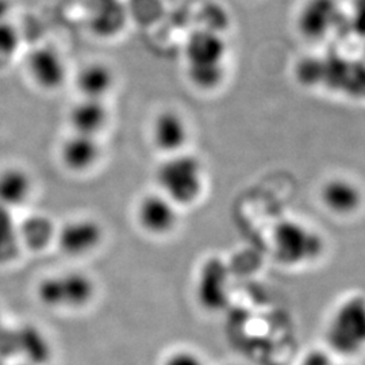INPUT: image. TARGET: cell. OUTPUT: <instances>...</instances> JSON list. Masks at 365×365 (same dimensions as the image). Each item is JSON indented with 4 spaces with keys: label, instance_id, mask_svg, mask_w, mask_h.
Returning a JSON list of instances; mask_svg holds the SVG:
<instances>
[{
    "label": "cell",
    "instance_id": "obj_1",
    "mask_svg": "<svg viewBox=\"0 0 365 365\" xmlns=\"http://www.w3.org/2000/svg\"><path fill=\"white\" fill-rule=\"evenodd\" d=\"M187 76L200 91H214L226 78L227 45L214 29L195 30L185 42Z\"/></svg>",
    "mask_w": 365,
    "mask_h": 365
},
{
    "label": "cell",
    "instance_id": "obj_2",
    "mask_svg": "<svg viewBox=\"0 0 365 365\" xmlns=\"http://www.w3.org/2000/svg\"><path fill=\"white\" fill-rule=\"evenodd\" d=\"M158 191L178 207L194 205L206 185V170L200 158L190 153L168 156L156 172Z\"/></svg>",
    "mask_w": 365,
    "mask_h": 365
},
{
    "label": "cell",
    "instance_id": "obj_3",
    "mask_svg": "<svg viewBox=\"0 0 365 365\" xmlns=\"http://www.w3.org/2000/svg\"><path fill=\"white\" fill-rule=\"evenodd\" d=\"M327 341L333 352L342 356H354L364 351V295H353L339 303L329 319Z\"/></svg>",
    "mask_w": 365,
    "mask_h": 365
},
{
    "label": "cell",
    "instance_id": "obj_4",
    "mask_svg": "<svg viewBox=\"0 0 365 365\" xmlns=\"http://www.w3.org/2000/svg\"><path fill=\"white\" fill-rule=\"evenodd\" d=\"M95 295L93 279L78 271L48 276L37 286L39 302L52 310H81L91 304Z\"/></svg>",
    "mask_w": 365,
    "mask_h": 365
},
{
    "label": "cell",
    "instance_id": "obj_5",
    "mask_svg": "<svg viewBox=\"0 0 365 365\" xmlns=\"http://www.w3.org/2000/svg\"><path fill=\"white\" fill-rule=\"evenodd\" d=\"M276 259L284 265H300L318 259L324 252V240L304 223L284 221L274 229Z\"/></svg>",
    "mask_w": 365,
    "mask_h": 365
},
{
    "label": "cell",
    "instance_id": "obj_6",
    "mask_svg": "<svg viewBox=\"0 0 365 365\" xmlns=\"http://www.w3.org/2000/svg\"><path fill=\"white\" fill-rule=\"evenodd\" d=\"M105 229L101 222L88 217L76 218L57 229L56 244L69 257H84L103 244Z\"/></svg>",
    "mask_w": 365,
    "mask_h": 365
},
{
    "label": "cell",
    "instance_id": "obj_7",
    "mask_svg": "<svg viewBox=\"0 0 365 365\" xmlns=\"http://www.w3.org/2000/svg\"><path fill=\"white\" fill-rule=\"evenodd\" d=\"M135 218L145 233L153 237L168 235L179 225V207L160 191L141 197Z\"/></svg>",
    "mask_w": 365,
    "mask_h": 365
},
{
    "label": "cell",
    "instance_id": "obj_8",
    "mask_svg": "<svg viewBox=\"0 0 365 365\" xmlns=\"http://www.w3.org/2000/svg\"><path fill=\"white\" fill-rule=\"evenodd\" d=\"M339 0H306L297 16V29L309 41H322L341 21Z\"/></svg>",
    "mask_w": 365,
    "mask_h": 365
},
{
    "label": "cell",
    "instance_id": "obj_9",
    "mask_svg": "<svg viewBox=\"0 0 365 365\" xmlns=\"http://www.w3.org/2000/svg\"><path fill=\"white\" fill-rule=\"evenodd\" d=\"M27 73L41 90L54 91L66 81V61L51 46H39L27 57Z\"/></svg>",
    "mask_w": 365,
    "mask_h": 365
},
{
    "label": "cell",
    "instance_id": "obj_10",
    "mask_svg": "<svg viewBox=\"0 0 365 365\" xmlns=\"http://www.w3.org/2000/svg\"><path fill=\"white\" fill-rule=\"evenodd\" d=\"M152 143L157 149L168 156L182 153L190 138V128L180 113L164 110L152 122Z\"/></svg>",
    "mask_w": 365,
    "mask_h": 365
},
{
    "label": "cell",
    "instance_id": "obj_11",
    "mask_svg": "<svg viewBox=\"0 0 365 365\" xmlns=\"http://www.w3.org/2000/svg\"><path fill=\"white\" fill-rule=\"evenodd\" d=\"M324 207L339 217H349L361 209L364 192L357 182L348 178H331L319 192Z\"/></svg>",
    "mask_w": 365,
    "mask_h": 365
},
{
    "label": "cell",
    "instance_id": "obj_12",
    "mask_svg": "<svg viewBox=\"0 0 365 365\" xmlns=\"http://www.w3.org/2000/svg\"><path fill=\"white\" fill-rule=\"evenodd\" d=\"M197 302L207 310H220L227 300V271L220 259H210L199 271Z\"/></svg>",
    "mask_w": 365,
    "mask_h": 365
},
{
    "label": "cell",
    "instance_id": "obj_13",
    "mask_svg": "<svg viewBox=\"0 0 365 365\" xmlns=\"http://www.w3.org/2000/svg\"><path fill=\"white\" fill-rule=\"evenodd\" d=\"M102 157L98 137L72 133L60 148V160L66 170L75 173L91 170Z\"/></svg>",
    "mask_w": 365,
    "mask_h": 365
},
{
    "label": "cell",
    "instance_id": "obj_14",
    "mask_svg": "<svg viewBox=\"0 0 365 365\" xmlns=\"http://www.w3.org/2000/svg\"><path fill=\"white\" fill-rule=\"evenodd\" d=\"M110 119V113L103 101L81 98L69 111V125L73 133L98 137L105 129Z\"/></svg>",
    "mask_w": 365,
    "mask_h": 365
},
{
    "label": "cell",
    "instance_id": "obj_15",
    "mask_svg": "<svg viewBox=\"0 0 365 365\" xmlns=\"http://www.w3.org/2000/svg\"><path fill=\"white\" fill-rule=\"evenodd\" d=\"M18 356L21 361L31 365H48L53 359V345L49 336L33 324L16 327Z\"/></svg>",
    "mask_w": 365,
    "mask_h": 365
},
{
    "label": "cell",
    "instance_id": "obj_16",
    "mask_svg": "<svg viewBox=\"0 0 365 365\" xmlns=\"http://www.w3.org/2000/svg\"><path fill=\"white\" fill-rule=\"evenodd\" d=\"M115 75L111 66L101 61H93L83 66L76 76V88L81 98L103 101L114 88Z\"/></svg>",
    "mask_w": 365,
    "mask_h": 365
},
{
    "label": "cell",
    "instance_id": "obj_17",
    "mask_svg": "<svg viewBox=\"0 0 365 365\" xmlns=\"http://www.w3.org/2000/svg\"><path fill=\"white\" fill-rule=\"evenodd\" d=\"M33 192V179L19 167L0 170V205L7 209L22 207Z\"/></svg>",
    "mask_w": 365,
    "mask_h": 365
},
{
    "label": "cell",
    "instance_id": "obj_18",
    "mask_svg": "<svg viewBox=\"0 0 365 365\" xmlns=\"http://www.w3.org/2000/svg\"><path fill=\"white\" fill-rule=\"evenodd\" d=\"M19 242L30 252H42L56 242L57 227L52 218L45 214H31L18 223Z\"/></svg>",
    "mask_w": 365,
    "mask_h": 365
},
{
    "label": "cell",
    "instance_id": "obj_19",
    "mask_svg": "<svg viewBox=\"0 0 365 365\" xmlns=\"http://www.w3.org/2000/svg\"><path fill=\"white\" fill-rule=\"evenodd\" d=\"M88 24L93 34L103 38L115 37L126 25V10L119 0L93 4L90 9Z\"/></svg>",
    "mask_w": 365,
    "mask_h": 365
},
{
    "label": "cell",
    "instance_id": "obj_20",
    "mask_svg": "<svg viewBox=\"0 0 365 365\" xmlns=\"http://www.w3.org/2000/svg\"><path fill=\"white\" fill-rule=\"evenodd\" d=\"M21 249L18 222L14 218L13 210L0 205V267L16 260Z\"/></svg>",
    "mask_w": 365,
    "mask_h": 365
},
{
    "label": "cell",
    "instance_id": "obj_21",
    "mask_svg": "<svg viewBox=\"0 0 365 365\" xmlns=\"http://www.w3.org/2000/svg\"><path fill=\"white\" fill-rule=\"evenodd\" d=\"M19 48L18 30L7 21L0 22V69L13 60Z\"/></svg>",
    "mask_w": 365,
    "mask_h": 365
},
{
    "label": "cell",
    "instance_id": "obj_22",
    "mask_svg": "<svg viewBox=\"0 0 365 365\" xmlns=\"http://www.w3.org/2000/svg\"><path fill=\"white\" fill-rule=\"evenodd\" d=\"M18 356L16 327L0 325V357L10 360Z\"/></svg>",
    "mask_w": 365,
    "mask_h": 365
},
{
    "label": "cell",
    "instance_id": "obj_23",
    "mask_svg": "<svg viewBox=\"0 0 365 365\" xmlns=\"http://www.w3.org/2000/svg\"><path fill=\"white\" fill-rule=\"evenodd\" d=\"M163 365H206L203 359L197 353L188 351V349H180L176 352L170 353V356L165 357Z\"/></svg>",
    "mask_w": 365,
    "mask_h": 365
},
{
    "label": "cell",
    "instance_id": "obj_24",
    "mask_svg": "<svg viewBox=\"0 0 365 365\" xmlns=\"http://www.w3.org/2000/svg\"><path fill=\"white\" fill-rule=\"evenodd\" d=\"M299 365H333V361L327 352L314 349L300 360Z\"/></svg>",
    "mask_w": 365,
    "mask_h": 365
},
{
    "label": "cell",
    "instance_id": "obj_25",
    "mask_svg": "<svg viewBox=\"0 0 365 365\" xmlns=\"http://www.w3.org/2000/svg\"><path fill=\"white\" fill-rule=\"evenodd\" d=\"M11 10V4L9 0H0V22L7 21V15Z\"/></svg>",
    "mask_w": 365,
    "mask_h": 365
},
{
    "label": "cell",
    "instance_id": "obj_26",
    "mask_svg": "<svg viewBox=\"0 0 365 365\" xmlns=\"http://www.w3.org/2000/svg\"><path fill=\"white\" fill-rule=\"evenodd\" d=\"M106 1H111V0H90L91 6H93V4H101V3H106Z\"/></svg>",
    "mask_w": 365,
    "mask_h": 365
},
{
    "label": "cell",
    "instance_id": "obj_27",
    "mask_svg": "<svg viewBox=\"0 0 365 365\" xmlns=\"http://www.w3.org/2000/svg\"><path fill=\"white\" fill-rule=\"evenodd\" d=\"M0 365H9V361H7V360H4V359H1V357H0Z\"/></svg>",
    "mask_w": 365,
    "mask_h": 365
},
{
    "label": "cell",
    "instance_id": "obj_28",
    "mask_svg": "<svg viewBox=\"0 0 365 365\" xmlns=\"http://www.w3.org/2000/svg\"><path fill=\"white\" fill-rule=\"evenodd\" d=\"M14 365H31V364H29V363H25V361H19V363H16V364H14Z\"/></svg>",
    "mask_w": 365,
    "mask_h": 365
},
{
    "label": "cell",
    "instance_id": "obj_29",
    "mask_svg": "<svg viewBox=\"0 0 365 365\" xmlns=\"http://www.w3.org/2000/svg\"><path fill=\"white\" fill-rule=\"evenodd\" d=\"M0 325H1V321H0Z\"/></svg>",
    "mask_w": 365,
    "mask_h": 365
}]
</instances>
